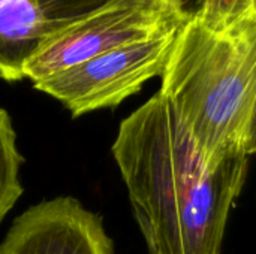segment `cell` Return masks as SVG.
I'll use <instances>...</instances> for the list:
<instances>
[{
	"label": "cell",
	"mask_w": 256,
	"mask_h": 254,
	"mask_svg": "<svg viewBox=\"0 0 256 254\" xmlns=\"http://www.w3.org/2000/svg\"><path fill=\"white\" fill-rule=\"evenodd\" d=\"M111 151L148 254H220L248 154L213 166L160 91L122 121Z\"/></svg>",
	"instance_id": "6da1fadb"
},
{
	"label": "cell",
	"mask_w": 256,
	"mask_h": 254,
	"mask_svg": "<svg viewBox=\"0 0 256 254\" xmlns=\"http://www.w3.org/2000/svg\"><path fill=\"white\" fill-rule=\"evenodd\" d=\"M160 93L213 166L244 153L256 96V13L214 33L192 18L178 31ZM246 154V153H244Z\"/></svg>",
	"instance_id": "7a4b0ae2"
},
{
	"label": "cell",
	"mask_w": 256,
	"mask_h": 254,
	"mask_svg": "<svg viewBox=\"0 0 256 254\" xmlns=\"http://www.w3.org/2000/svg\"><path fill=\"white\" fill-rule=\"evenodd\" d=\"M194 15L188 0H108L48 39L24 67L32 82L118 46L182 28Z\"/></svg>",
	"instance_id": "3957f363"
},
{
	"label": "cell",
	"mask_w": 256,
	"mask_h": 254,
	"mask_svg": "<svg viewBox=\"0 0 256 254\" xmlns=\"http://www.w3.org/2000/svg\"><path fill=\"white\" fill-rule=\"evenodd\" d=\"M180 30L106 51L33 85L62 102L74 117L117 106L164 73Z\"/></svg>",
	"instance_id": "277c9868"
},
{
	"label": "cell",
	"mask_w": 256,
	"mask_h": 254,
	"mask_svg": "<svg viewBox=\"0 0 256 254\" xmlns=\"http://www.w3.org/2000/svg\"><path fill=\"white\" fill-rule=\"evenodd\" d=\"M100 216L74 198H56L30 207L12 223L0 254H112Z\"/></svg>",
	"instance_id": "5b68a950"
},
{
	"label": "cell",
	"mask_w": 256,
	"mask_h": 254,
	"mask_svg": "<svg viewBox=\"0 0 256 254\" xmlns=\"http://www.w3.org/2000/svg\"><path fill=\"white\" fill-rule=\"evenodd\" d=\"M78 19L74 0H0V78L22 79L39 48Z\"/></svg>",
	"instance_id": "8992f818"
},
{
	"label": "cell",
	"mask_w": 256,
	"mask_h": 254,
	"mask_svg": "<svg viewBox=\"0 0 256 254\" xmlns=\"http://www.w3.org/2000/svg\"><path fill=\"white\" fill-rule=\"evenodd\" d=\"M22 157L16 148V135L9 114L0 108V222L14 208L22 187L18 178Z\"/></svg>",
	"instance_id": "52a82bcc"
},
{
	"label": "cell",
	"mask_w": 256,
	"mask_h": 254,
	"mask_svg": "<svg viewBox=\"0 0 256 254\" xmlns=\"http://www.w3.org/2000/svg\"><path fill=\"white\" fill-rule=\"evenodd\" d=\"M254 0H198L194 18L207 30L220 33L254 13Z\"/></svg>",
	"instance_id": "ba28073f"
},
{
	"label": "cell",
	"mask_w": 256,
	"mask_h": 254,
	"mask_svg": "<svg viewBox=\"0 0 256 254\" xmlns=\"http://www.w3.org/2000/svg\"><path fill=\"white\" fill-rule=\"evenodd\" d=\"M243 148H244V153L248 156L256 153V96L255 100H254V105H252V109H250V114H249L246 132H244Z\"/></svg>",
	"instance_id": "9c48e42d"
},
{
	"label": "cell",
	"mask_w": 256,
	"mask_h": 254,
	"mask_svg": "<svg viewBox=\"0 0 256 254\" xmlns=\"http://www.w3.org/2000/svg\"><path fill=\"white\" fill-rule=\"evenodd\" d=\"M254 10H255L256 13V0H254Z\"/></svg>",
	"instance_id": "30bf717a"
}]
</instances>
